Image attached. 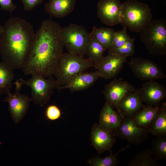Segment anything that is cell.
<instances>
[{
  "label": "cell",
  "mask_w": 166,
  "mask_h": 166,
  "mask_svg": "<svg viewBox=\"0 0 166 166\" xmlns=\"http://www.w3.org/2000/svg\"><path fill=\"white\" fill-rule=\"evenodd\" d=\"M27 80L20 78L18 80L21 85L29 87L31 91V101L41 107H43L49 100L55 89H59L56 80L52 77L46 78L39 74H33Z\"/></svg>",
  "instance_id": "6"
},
{
  "label": "cell",
  "mask_w": 166,
  "mask_h": 166,
  "mask_svg": "<svg viewBox=\"0 0 166 166\" xmlns=\"http://www.w3.org/2000/svg\"><path fill=\"white\" fill-rule=\"evenodd\" d=\"M0 6L1 9L6 11L12 12L17 8L12 0H0Z\"/></svg>",
  "instance_id": "32"
},
{
  "label": "cell",
  "mask_w": 166,
  "mask_h": 166,
  "mask_svg": "<svg viewBox=\"0 0 166 166\" xmlns=\"http://www.w3.org/2000/svg\"><path fill=\"white\" fill-rule=\"evenodd\" d=\"M126 147L120 150L115 154H113L111 151L109 150L110 155L105 158L95 157L92 158L88 161L91 166H115L118 165L119 163L117 159V155L119 152L124 150Z\"/></svg>",
  "instance_id": "27"
},
{
  "label": "cell",
  "mask_w": 166,
  "mask_h": 166,
  "mask_svg": "<svg viewBox=\"0 0 166 166\" xmlns=\"http://www.w3.org/2000/svg\"><path fill=\"white\" fill-rule=\"evenodd\" d=\"M115 32L112 28L94 26L90 33V38L99 42L109 49L111 46Z\"/></svg>",
  "instance_id": "23"
},
{
  "label": "cell",
  "mask_w": 166,
  "mask_h": 166,
  "mask_svg": "<svg viewBox=\"0 0 166 166\" xmlns=\"http://www.w3.org/2000/svg\"><path fill=\"white\" fill-rule=\"evenodd\" d=\"M136 90L135 87L128 81L115 77L105 86L102 92L106 102L113 108L117 109L119 102L126 95Z\"/></svg>",
  "instance_id": "11"
},
{
  "label": "cell",
  "mask_w": 166,
  "mask_h": 166,
  "mask_svg": "<svg viewBox=\"0 0 166 166\" xmlns=\"http://www.w3.org/2000/svg\"><path fill=\"white\" fill-rule=\"evenodd\" d=\"M113 133L115 137L126 140L136 145L143 143L148 138L149 133L148 128L137 126L133 117L122 118L119 126Z\"/></svg>",
  "instance_id": "9"
},
{
  "label": "cell",
  "mask_w": 166,
  "mask_h": 166,
  "mask_svg": "<svg viewBox=\"0 0 166 166\" xmlns=\"http://www.w3.org/2000/svg\"><path fill=\"white\" fill-rule=\"evenodd\" d=\"M131 38L127 32V28L124 27L122 30L115 32L111 46L109 50L119 48L124 44Z\"/></svg>",
  "instance_id": "29"
},
{
  "label": "cell",
  "mask_w": 166,
  "mask_h": 166,
  "mask_svg": "<svg viewBox=\"0 0 166 166\" xmlns=\"http://www.w3.org/2000/svg\"><path fill=\"white\" fill-rule=\"evenodd\" d=\"M140 39L153 55L166 54V21L164 18L152 20L140 32Z\"/></svg>",
  "instance_id": "4"
},
{
  "label": "cell",
  "mask_w": 166,
  "mask_h": 166,
  "mask_svg": "<svg viewBox=\"0 0 166 166\" xmlns=\"http://www.w3.org/2000/svg\"><path fill=\"white\" fill-rule=\"evenodd\" d=\"M76 0H49L45 9L51 17L64 18L74 10Z\"/></svg>",
  "instance_id": "18"
},
{
  "label": "cell",
  "mask_w": 166,
  "mask_h": 166,
  "mask_svg": "<svg viewBox=\"0 0 166 166\" xmlns=\"http://www.w3.org/2000/svg\"><path fill=\"white\" fill-rule=\"evenodd\" d=\"M159 106L144 105L133 117L135 124L139 127L148 128L156 115Z\"/></svg>",
  "instance_id": "20"
},
{
  "label": "cell",
  "mask_w": 166,
  "mask_h": 166,
  "mask_svg": "<svg viewBox=\"0 0 166 166\" xmlns=\"http://www.w3.org/2000/svg\"><path fill=\"white\" fill-rule=\"evenodd\" d=\"M93 66V62L84 56L69 52L63 53L54 75L59 89L78 74Z\"/></svg>",
  "instance_id": "5"
},
{
  "label": "cell",
  "mask_w": 166,
  "mask_h": 166,
  "mask_svg": "<svg viewBox=\"0 0 166 166\" xmlns=\"http://www.w3.org/2000/svg\"></svg>",
  "instance_id": "34"
},
{
  "label": "cell",
  "mask_w": 166,
  "mask_h": 166,
  "mask_svg": "<svg viewBox=\"0 0 166 166\" xmlns=\"http://www.w3.org/2000/svg\"><path fill=\"white\" fill-rule=\"evenodd\" d=\"M149 133L156 136L166 135V103L159 106L156 115L148 127Z\"/></svg>",
  "instance_id": "21"
},
{
  "label": "cell",
  "mask_w": 166,
  "mask_h": 166,
  "mask_svg": "<svg viewBox=\"0 0 166 166\" xmlns=\"http://www.w3.org/2000/svg\"><path fill=\"white\" fill-rule=\"evenodd\" d=\"M113 132L95 123L93 126L91 133L92 144L99 154L106 151H109L116 142Z\"/></svg>",
  "instance_id": "14"
},
{
  "label": "cell",
  "mask_w": 166,
  "mask_h": 166,
  "mask_svg": "<svg viewBox=\"0 0 166 166\" xmlns=\"http://www.w3.org/2000/svg\"><path fill=\"white\" fill-rule=\"evenodd\" d=\"M140 89L126 95L119 102L117 109L122 118L133 117L144 105Z\"/></svg>",
  "instance_id": "15"
},
{
  "label": "cell",
  "mask_w": 166,
  "mask_h": 166,
  "mask_svg": "<svg viewBox=\"0 0 166 166\" xmlns=\"http://www.w3.org/2000/svg\"><path fill=\"white\" fill-rule=\"evenodd\" d=\"M152 20L151 10L145 4L136 0L122 3L120 23L130 31L140 32Z\"/></svg>",
  "instance_id": "3"
},
{
  "label": "cell",
  "mask_w": 166,
  "mask_h": 166,
  "mask_svg": "<svg viewBox=\"0 0 166 166\" xmlns=\"http://www.w3.org/2000/svg\"><path fill=\"white\" fill-rule=\"evenodd\" d=\"M122 5L120 0H100L97 4L98 18L109 26L120 23Z\"/></svg>",
  "instance_id": "12"
},
{
  "label": "cell",
  "mask_w": 166,
  "mask_h": 166,
  "mask_svg": "<svg viewBox=\"0 0 166 166\" xmlns=\"http://www.w3.org/2000/svg\"><path fill=\"white\" fill-rule=\"evenodd\" d=\"M100 77L97 71L81 73L71 79L59 89H68L72 92L80 91L92 86Z\"/></svg>",
  "instance_id": "17"
},
{
  "label": "cell",
  "mask_w": 166,
  "mask_h": 166,
  "mask_svg": "<svg viewBox=\"0 0 166 166\" xmlns=\"http://www.w3.org/2000/svg\"><path fill=\"white\" fill-rule=\"evenodd\" d=\"M60 35L64 46L69 52L84 56L90 33L83 26L71 24L61 27Z\"/></svg>",
  "instance_id": "7"
},
{
  "label": "cell",
  "mask_w": 166,
  "mask_h": 166,
  "mask_svg": "<svg viewBox=\"0 0 166 166\" xmlns=\"http://www.w3.org/2000/svg\"><path fill=\"white\" fill-rule=\"evenodd\" d=\"M107 49L99 42L90 38L86 47L85 54L94 62L101 58L104 56V53Z\"/></svg>",
  "instance_id": "24"
},
{
  "label": "cell",
  "mask_w": 166,
  "mask_h": 166,
  "mask_svg": "<svg viewBox=\"0 0 166 166\" xmlns=\"http://www.w3.org/2000/svg\"><path fill=\"white\" fill-rule=\"evenodd\" d=\"M61 28L51 19L42 22L35 34L30 52L22 68L25 75L37 74L45 77L54 75L63 53Z\"/></svg>",
  "instance_id": "1"
},
{
  "label": "cell",
  "mask_w": 166,
  "mask_h": 166,
  "mask_svg": "<svg viewBox=\"0 0 166 166\" xmlns=\"http://www.w3.org/2000/svg\"><path fill=\"white\" fill-rule=\"evenodd\" d=\"M14 69L3 61L0 62V94L10 92L14 78Z\"/></svg>",
  "instance_id": "22"
},
{
  "label": "cell",
  "mask_w": 166,
  "mask_h": 166,
  "mask_svg": "<svg viewBox=\"0 0 166 166\" xmlns=\"http://www.w3.org/2000/svg\"><path fill=\"white\" fill-rule=\"evenodd\" d=\"M4 30V27L0 25V40Z\"/></svg>",
  "instance_id": "33"
},
{
  "label": "cell",
  "mask_w": 166,
  "mask_h": 166,
  "mask_svg": "<svg viewBox=\"0 0 166 166\" xmlns=\"http://www.w3.org/2000/svg\"><path fill=\"white\" fill-rule=\"evenodd\" d=\"M128 65L134 76L141 81L160 79L166 74L153 61L144 58L131 57Z\"/></svg>",
  "instance_id": "8"
},
{
  "label": "cell",
  "mask_w": 166,
  "mask_h": 166,
  "mask_svg": "<svg viewBox=\"0 0 166 166\" xmlns=\"http://www.w3.org/2000/svg\"><path fill=\"white\" fill-rule=\"evenodd\" d=\"M152 154L155 155L154 160H166V135L156 136L152 140L151 149Z\"/></svg>",
  "instance_id": "26"
},
{
  "label": "cell",
  "mask_w": 166,
  "mask_h": 166,
  "mask_svg": "<svg viewBox=\"0 0 166 166\" xmlns=\"http://www.w3.org/2000/svg\"><path fill=\"white\" fill-rule=\"evenodd\" d=\"M140 89L143 101L147 105L159 106L166 97L165 87L154 80L146 81Z\"/></svg>",
  "instance_id": "16"
},
{
  "label": "cell",
  "mask_w": 166,
  "mask_h": 166,
  "mask_svg": "<svg viewBox=\"0 0 166 166\" xmlns=\"http://www.w3.org/2000/svg\"><path fill=\"white\" fill-rule=\"evenodd\" d=\"M122 119L118 112L106 102L101 111L98 124L113 132L119 126Z\"/></svg>",
  "instance_id": "19"
},
{
  "label": "cell",
  "mask_w": 166,
  "mask_h": 166,
  "mask_svg": "<svg viewBox=\"0 0 166 166\" xmlns=\"http://www.w3.org/2000/svg\"><path fill=\"white\" fill-rule=\"evenodd\" d=\"M35 34L32 25L24 19L16 17L9 19L0 40L3 61L14 69H22L30 52Z\"/></svg>",
  "instance_id": "2"
},
{
  "label": "cell",
  "mask_w": 166,
  "mask_h": 166,
  "mask_svg": "<svg viewBox=\"0 0 166 166\" xmlns=\"http://www.w3.org/2000/svg\"><path fill=\"white\" fill-rule=\"evenodd\" d=\"M16 92L10 93L3 100L9 104L8 109L12 118L15 123H18L26 114L31 101L29 96L22 94L19 92L20 89L16 88Z\"/></svg>",
  "instance_id": "13"
},
{
  "label": "cell",
  "mask_w": 166,
  "mask_h": 166,
  "mask_svg": "<svg viewBox=\"0 0 166 166\" xmlns=\"http://www.w3.org/2000/svg\"><path fill=\"white\" fill-rule=\"evenodd\" d=\"M44 0H21L25 10L29 11L41 4Z\"/></svg>",
  "instance_id": "31"
},
{
  "label": "cell",
  "mask_w": 166,
  "mask_h": 166,
  "mask_svg": "<svg viewBox=\"0 0 166 166\" xmlns=\"http://www.w3.org/2000/svg\"><path fill=\"white\" fill-rule=\"evenodd\" d=\"M45 116L49 120L55 121L61 117V111L57 105H50L46 108Z\"/></svg>",
  "instance_id": "30"
},
{
  "label": "cell",
  "mask_w": 166,
  "mask_h": 166,
  "mask_svg": "<svg viewBox=\"0 0 166 166\" xmlns=\"http://www.w3.org/2000/svg\"><path fill=\"white\" fill-rule=\"evenodd\" d=\"M134 39L131 37L122 46L115 49L109 50V53L117 54L126 57H132L135 51Z\"/></svg>",
  "instance_id": "28"
},
{
  "label": "cell",
  "mask_w": 166,
  "mask_h": 166,
  "mask_svg": "<svg viewBox=\"0 0 166 166\" xmlns=\"http://www.w3.org/2000/svg\"><path fill=\"white\" fill-rule=\"evenodd\" d=\"M127 57L110 54L93 62V66L101 77L105 79L115 77L120 72Z\"/></svg>",
  "instance_id": "10"
},
{
  "label": "cell",
  "mask_w": 166,
  "mask_h": 166,
  "mask_svg": "<svg viewBox=\"0 0 166 166\" xmlns=\"http://www.w3.org/2000/svg\"><path fill=\"white\" fill-rule=\"evenodd\" d=\"M152 154L150 149H146L138 153L135 158L129 162L128 166H160L152 157Z\"/></svg>",
  "instance_id": "25"
}]
</instances>
